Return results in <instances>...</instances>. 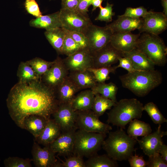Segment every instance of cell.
<instances>
[{
    "label": "cell",
    "mask_w": 167,
    "mask_h": 167,
    "mask_svg": "<svg viewBox=\"0 0 167 167\" xmlns=\"http://www.w3.org/2000/svg\"><path fill=\"white\" fill-rule=\"evenodd\" d=\"M6 103L11 117L22 129L27 116L36 115L49 119L59 104L55 89L40 79L18 82L11 89Z\"/></svg>",
    "instance_id": "obj_1"
},
{
    "label": "cell",
    "mask_w": 167,
    "mask_h": 167,
    "mask_svg": "<svg viewBox=\"0 0 167 167\" xmlns=\"http://www.w3.org/2000/svg\"><path fill=\"white\" fill-rule=\"evenodd\" d=\"M122 86L139 97H143L162 83L161 73L157 70L136 71L121 75Z\"/></svg>",
    "instance_id": "obj_2"
},
{
    "label": "cell",
    "mask_w": 167,
    "mask_h": 167,
    "mask_svg": "<svg viewBox=\"0 0 167 167\" xmlns=\"http://www.w3.org/2000/svg\"><path fill=\"white\" fill-rule=\"evenodd\" d=\"M105 139L102 148L107 154L115 161L128 160L136 149L135 146L137 141L130 137L123 129L120 128L114 131H109Z\"/></svg>",
    "instance_id": "obj_3"
},
{
    "label": "cell",
    "mask_w": 167,
    "mask_h": 167,
    "mask_svg": "<svg viewBox=\"0 0 167 167\" xmlns=\"http://www.w3.org/2000/svg\"><path fill=\"white\" fill-rule=\"evenodd\" d=\"M143 106L142 103L135 98L121 99L107 113V122L125 129L126 125L132 120L141 117Z\"/></svg>",
    "instance_id": "obj_4"
},
{
    "label": "cell",
    "mask_w": 167,
    "mask_h": 167,
    "mask_svg": "<svg viewBox=\"0 0 167 167\" xmlns=\"http://www.w3.org/2000/svg\"><path fill=\"white\" fill-rule=\"evenodd\" d=\"M142 33L136 49L145 55L155 65L164 66L167 62V47L164 41L158 35Z\"/></svg>",
    "instance_id": "obj_5"
},
{
    "label": "cell",
    "mask_w": 167,
    "mask_h": 167,
    "mask_svg": "<svg viewBox=\"0 0 167 167\" xmlns=\"http://www.w3.org/2000/svg\"><path fill=\"white\" fill-rule=\"evenodd\" d=\"M106 136L105 134L76 130L73 154L88 158L97 154Z\"/></svg>",
    "instance_id": "obj_6"
},
{
    "label": "cell",
    "mask_w": 167,
    "mask_h": 167,
    "mask_svg": "<svg viewBox=\"0 0 167 167\" xmlns=\"http://www.w3.org/2000/svg\"><path fill=\"white\" fill-rule=\"evenodd\" d=\"M76 111L75 126L77 129L105 134L112 130L110 125L101 121L91 109Z\"/></svg>",
    "instance_id": "obj_7"
},
{
    "label": "cell",
    "mask_w": 167,
    "mask_h": 167,
    "mask_svg": "<svg viewBox=\"0 0 167 167\" xmlns=\"http://www.w3.org/2000/svg\"><path fill=\"white\" fill-rule=\"evenodd\" d=\"M59 18L62 28L70 31H76L83 33L92 24L90 18L76 10L61 9Z\"/></svg>",
    "instance_id": "obj_8"
},
{
    "label": "cell",
    "mask_w": 167,
    "mask_h": 167,
    "mask_svg": "<svg viewBox=\"0 0 167 167\" xmlns=\"http://www.w3.org/2000/svg\"><path fill=\"white\" fill-rule=\"evenodd\" d=\"M84 33L88 40V49L92 54L109 43L113 33L105 26L99 27L92 24Z\"/></svg>",
    "instance_id": "obj_9"
},
{
    "label": "cell",
    "mask_w": 167,
    "mask_h": 167,
    "mask_svg": "<svg viewBox=\"0 0 167 167\" xmlns=\"http://www.w3.org/2000/svg\"><path fill=\"white\" fill-rule=\"evenodd\" d=\"M142 18L141 25L138 29L140 33L158 35L167 29V16L163 12L150 11Z\"/></svg>",
    "instance_id": "obj_10"
},
{
    "label": "cell",
    "mask_w": 167,
    "mask_h": 167,
    "mask_svg": "<svg viewBox=\"0 0 167 167\" xmlns=\"http://www.w3.org/2000/svg\"><path fill=\"white\" fill-rule=\"evenodd\" d=\"M31 153L32 161L36 167H60V162L49 145L41 147L34 139Z\"/></svg>",
    "instance_id": "obj_11"
},
{
    "label": "cell",
    "mask_w": 167,
    "mask_h": 167,
    "mask_svg": "<svg viewBox=\"0 0 167 167\" xmlns=\"http://www.w3.org/2000/svg\"><path fill=\"white\" fill-rule=\"evenodd\" d=\"M52 115L60 127L61 132L76 127L77 111L73 109L71 103L59 104Z\"/></svg>",
    "instance_id": "obj_12"
},
{
    "label": "cell",
    "mask_w": 167,
    "mask_h": 167,
    "mask_svg": "<svg viewBox=\"0 0 167 167\" xmlns=\"http://www.w3.org/2000/svg\"><path fill=\"white\" fill-rule=\"evenodd\" d=\"M69 71L63 60L58 57L47 71L42 76L41 80L49 87L55 89L68 76Z\"/></svg>",
    "instance_id": "obj_13"
},
{
    "label": "cell",
    "mask_w": 167,
    "mask_h": 167,
    "mask_svg": "<svg viewBox=\"0 0 167 167\" xmlns=\"http://www.w3.org/2000/svg\"><path fill=\"white\" fill-rule=\"evenodd\" d=\"M92 68H99L111 66L123 57V52L117 50L109 43L97 51L92 53Z\"/></svg>",
    "instance_id": "obj_14"
},
{
    "label": "cell",
    "mask_w": 167,
    "mask_h": 167,
    "mask_svg": "<svg viewBox=\"0 0 167 167\" xmlns=\"http://www.w3.org/2000/svg\"><path fill=\"white\" fill-rule=\"evenodd\" d=\"M76 127L69 130L62 131L58 137L49 146L58 155L68 157L73 154Z\"/></svg>",
    "instance_id": "obj_15"
},
{
    "label": "cell",
    "mask_w": 167,
    "mask_h": 167,
    "mask_svg": "<svg viewBox=\"0 0 167 167\" xmlns=\"http://www.w3.org/2000/svg\"><path fill=\"white\" fill-rule=\"evenodd\" d=\"M63 60L70 72L87 70L92 67V54L88 49H81Z\"/></svg>",
    "instance_id": "obj_16"
},
{
    "label": "cell",
    "mask_w": 167,
    "mask_h": 167,
    "mask_svg": "<svg viewBox=\"0 0 167 167\" xmlns=\"http://www.w3.org/2000/svg\"><path fill=\"white\" fill-rule=\"evenodd\" d=\"M161 125H159L156 131L138 139L140 148L148 156L159 153V149L163 143L162 138L167 135V131L161 130Z\"/></svg>",
    "instance_id": "obj_17"
},
{
    "label": "cell",
    "mask_w": 167,
    "mask_h": 167,
    "mask_svg": "<svg viewBox=\"0 0 167 167\" xmlns=\"http://www.w3.org/2000/svg\"><path fill=\"white\" fill-rule=\"evenodd\" d=\"M140 34H134L131 32L113 33L110 43L117 50L127 52L136 49Z\"/></svg>",
    "instance_id": "obj_18"
},
{
    "label": "cell",
    "mask_w": 167,
    "mask_h": 167,
    "mask_svg": "<svg viewBox=\"0 0 167 167\" xmlns=\"http://www.w3.org/2000/svg\"><path fill=\"white\" fill-rule=\"evenodd\" d=\"M142 22V18H133L127 16H118V19L105 26L113 33L131 32L138 30Z\"/></svg>",
    "instance_id": "obj_19"
},
{
    "label": "cell",
    "mask_w": 167,
    "mask_h": 167,
    "mask_svg": "<svg viewBox=\"0 0 167 167\" xmlns=\"http://www.w3.org/2000/svg\"><path fill=\"white\" fill-rule=\"evenodd\" d=\"M59 104L71 103L75 94L80 89L68 75L55 89Z\"/></svg>",
    "instance_id": "obj_20"
},
{
    "label": "cell",
    "mask_w": 167,
    "mask_h": 167,
    "mask_svg": "<svg viewBox=\"0 0 167 167\" xmlns=\"http://www.w3.org/2000/svg\"><path fill=\"white\" fill-rule=\"evenodd\" d=\"M61 129L54 119H49L40 135L34 139L38 144L44 146L49 145L59 136Z\"/></svg>",
    "instance_id": "obj_21"
},
{
    "label": "cell",
    "mask_w": 167,
    "mask_h": 167,
    "mask_svg": "<svg viewBox=\"0 0 167 167\" xmlns=\"http://www.w3.org/2000/svg\"><path fill=\"white\" fill-rule=\"evenodd\" d=\"M123 57L131 60L136 71H148L155 69V65L143 54L135 49L127 52H123Z\"/></svg>",
    "instance_id": "obj_22"
},
{
    "label": "cell",
    "mask_w": 167,
    "mask_h": 167,
    "mask_svg": "<svg viewBox=\"0 0 167 167\" xmlns=\"http://www.w3.org/2000/svg\"><path fill=\"white\" fill-rule=\"evenodd\" d=\"M30 26L44 29L46 30L62 28L59 18V11L45 15H42L31 19L29 23Z\"/></svg>",
    "instance_id": "obj_23"
},
{
    "label": "cell",
    "mask_w": 167,
    "mask_h": 167,
    "mask_svg": "<svg viewBox=\"0 0 167 167\" xmlns=\"http://www.w3.org/2000/svg\"><path fill=\"white\" fill-rule=\"evenodd\" d=\"M68 76L80 90L91 88L97 84L93 74L88 70L71 71Z\"/></svg>",
    "instance_id": "obj_24"
},
{
    "label": "cell",
    "mask_w": 167,
    "mask_h": 167,
    "mask_svg": "<svg viewBox=\"0 0 167 167\" xmlns=\"http://www.w3.org/2000/svg\"><path fill=\"white\" fill-rule=\"evenodd\" d=\"M95 96L91 89L85 90L75 96L71 104L75 111L91 110Z\"/></svg>",
    "instance_id": "obj_25"
},
{
    "label": "cell",
    "mask_w": 167,
    "mask_h": 167,
    "mask_svg": "<svg viewBox=\"0 0 167 167\" xmlns=\"http://www.w3.org/2000/svg\"><path fill=\"white\" fill-rule=\"evenodd\" d=\"M49 119L36 115L27 116L24 120V129L29 131L34 139H36L43 130Z\"/></svg>",
    "instance_id": "obj_26"
},
{
    "label": "cell",
    "mask_w": 167,
    "mask_h": 167,
    "mask_svg": "<svg viewBox=\"0 0 167 167\" xmlns=\"http://www.w3.org/2000/svg\"><path fill=\"white\" fill-rule=\"evenodd\" d=\"M44 34L46 39L57 53L62 54V47L66 35L65 29L62 28H58L46 30Z\"/></svg>",
    "instance_id": "obj_27"
},
{
    "label": "cell",
    "mask_w": 167,
    "mask_h": 167,
    "mask_svg": "<svg viewBox=\"0 0 167 167\" xmlns=\"http://www.w3.org/2000/svg\"><path fill=\"white\" fill-rule=\"evenodd\" d=\"M127 130L128 135L132 138L138 140L139 136H144L152 133L150 125L144 122L135 119L131 121Z\"/></svg>",
    "instance_id": "obj_28"
},
{
    "label": "cell",
    "mask_w": 167,
    "mask_h": 167,
    "mask_svg": "<svg viewBox=\"0 0 167 167\" xmlns=\"http://www.w3.org/2000/svg\"><path fill=\"white\" fill-rule=\"evenodd\" d=\"M118 89L117 85L112 82L107 84L105 83H97L94 87L91 88L95 95L99 94L115 103L117 101L116 95Z\"/></svg>",
    "instance_id": "obj_29"
},
{
    "label": "cell",
    "mask_w": 167,
    "mask_h": 167,
    "mask_svg": "<svg viewBox=\"0 0 167 167\" xmlns=\"http://www.w3.org/2000/svg\"><path fill=\"white\" fill-rule=\"evenodd\" d=\"M86 167H117L118 166L115 161L107 154H96L89 158L85 161Z\"/></svg>",
    "instance_id": "obj_30"
},
{
    "label": "cell",
    "mask_w": 167,
    "mask_h": 167,
    "mask_svg": "<svg viewBox=\"0 0 167 167\" xmlns=\"http://www.w3.org/2000/svg\"><path fill=\"white\" fill-rule=\"evenodd\" d=\"M116 103L99 94L95 95L91 110L98 117L103 115L107 110L111 109Z\"/></svg>",
    "instance_id": "obj_31"
},
{
    "label": "cell",
    "mask_w": 167,
    "mask_h": 167,
    "mask_svg": "<svg viewBox=\"0 0 167 167\" xmlns=\"http://www.w3.org/2000/svg\"><path fill=\"white\" fill-rule=\"evenodd\" d=\"M17 76L19 79L18 82L21 83H28L40 79L32 67L26 62H22L19 64Z\"/></svg>",
    "instance_id": "obj_32"
},
{
    "label": "cell",
    "mask_w": 167,
    "mask_h": 167,
    "mask_svg": "<svg viewBox=\"0 0 167 167\" xmlns=\"http://www.w3.org/2000/svg\"><path fill=\"white\" fill-rule=\"evenodd\" d=\"M26 62L32 67L40 79L54 63V61L49 62L38 57Z\"/></svg>",
    "instance_id": "obj_33"
},
{
    "label": "cell",
    "mask_w": 167,
    "mask_h": 167,
    "mask_svg": "<svg viewBox=\"0 0 167 167\" xmlns=\"http://www.w3.org/2000/svg\"><path fill=\"white\" fill-rule=\"evenodd\" d=\"M143 110L145 111L153 122L159 125L167 122V120L161 113L156 105L153 102H149L143 106Z\"/></svg>",
    "instance_id": "obj_34"
},
{
    "label": "cell",
    "mask_w": 167,
    "mask_h": 167,
    "mask_svg": "<svg viewBox=\"0 0 167 167\" xmlns=\"http://www.w3.org/2000/svg\"><path fill=\"white\" fill-rule=\"evenodd\" d=\"M117 69L116 66H111L97 68H90L88 70L93 74L97 83H102L109 79L110 74H114Z\"/></svg>",
    "instance_id": "obj_35"
},
{
    "label": "cell",
    "mask_w": 167,
    "mask_h": 167,
    "mask_svg": "<svg viewBox=\"0 0 167 167\" xmlns=\"http://www.w3.org/2000/svg\"><path fill=\"white\" fill-rule=\"evenodd\" d=\"M64 29L66 35L63 44L62 53V54L68 56L74 54L82 49L72 38L66 30Z\"/></svg>",
    "instance_id": "obj_36"
},
{
    "label": "cell",
    "mask_w": 167,
    "mask_h": 167,
    "mask_svg": "<svg viewBox=\"0 0 167 167\" xmlns=\"http://www.w3.org/2000/svg\"><path fill=\"white\" fill-rule=\"evenodd\" d=\"M31 160L29 158L9 157L4 160V164L6 167H31Z\"/></svg>",
    "instance_id": "obj_37"
},
{
    "label": "cell",
    "mask_w": 167,
    "mask_h": 167,
    "mask_svg": "<svg viewBox=\"0 0 167 167\" xmlns=\"http://www.w3.org/2000/svg\"><path fill=\"white\" fill-rule=\"evenodd\" d=\"M113 6L112 4H109L108 2L105 7L101 6L99 8V13L95 20L107 23L111 22L113 16L115 15V13L113 11Z\"/></svg>",
    "instance_id": "obj_38"
},
{
    "label": "cell",
    "mask_w": 167,
    "mask_h": 167,
    "mask_svg": "<svg viewBox=\"0 0 167 167\" xmlns=\"http://www.w3.org/2000/svg\"><path fill=\"white\" fill-rule=\"evenodd\" d=\"M83 157L72 154L60 163V167H86Z\"/></svg>",
    "instance_id": "obj_39"
},
{
    "label": "cell",
    "mask_w": 167,
    "mask_h": 167,
    "mask_svg": "<svg viewBox=\"0 0 167 167\" xmlns=\"http://www.w3.org/2000/svg\"><path fill=\"white\" fill-rule=\"evenodd\" d=\"M148 11L143 6L137 8L128 7L126 8L124 14L121 15L133 18H142L144 17Z\"/></svg>",
    "instance_id": "obj_40"
},
{
    "label": "cell",
    "mask_w": 167,
    "mask_h": 167,
    "mask_svg": "<svg viewBox=\"0 0 167 167\" xmlns=\"http://www.w3.org/2000/svg\"><path fill=\"white\" fill-rule=\"evenodd\" d=\"M66 30L74 41L80 46L82 49H88V40L84 33L79 32L70 31Z\"/></svg>",
    "instance_id": "obj_41"
},
{
    "label": "cell",
    "mask_w": 167,
    "mask_h": 167,
    "mask_svg": "<svg viewBox=\"0 0 167 167\" xmlns=\"http://www.w3.org/2000/svg\"><path fill=\"white\" fill-rule=\"evenodd\" d=\"M24 5L26 11L29 14L36 18L42 15L35 0H25Z\"/></svg>",
    "instance_id": "obj_42"
},
{
    "label": "cell",
    "mask_w": 167,
    "mask_h": 167,
    "mask_svg": "<svg viewBox=\"0 0 167 167\" xmlns=\"http://www.w3.org/2000/svg\"><path fill=\"white\" fill-rule=\"evenodd\" d=\"M149 157L147 167H167V161L159 153H156Z\"/></svg>",
    "instance_id": "obj_43"
},
{
    "label": "cell",
    "mask_w": 167,
    "mask_h": 167,
    "mask_svg": "<svg viewBox=\"0 0 167 167\" xmlns=\"http://www.w3.org/2000/svg\"><path fill=\"white\" fill-rule=\"evenodd\" d=\"M128 160L131 167H145L148 164L142 156H139L136 154L132 155Z\"/></svg>",
    "instance_id": "obj_44"
},
{
    "label": "cell",
    "mask_w": 167,
    "mask_h": 167,
    "mask_svg": "<svg viewBox=\"0 0 167 167\" xmlns=\"http://www.w3.org/2000/svg\"><path fill=\"white\" fill-rule=\"evenodd\" d=\"M119 64L116 66V68L121 67L126 70L128 72H132L136 70L134 68L132 63L128 58L125 57H121L119 58Z\"/></svg>",
    "instance_id": "obj_45"
},
{
    "label": "cell",
    "mask_w": 167,
    "mask_h": 167,
    "mask_svg": "<svg viewBox=\"0 0 167 167\" xmlns=\"http://www.w3.org/2000/svg\"><path fill=\"white\" fill-rule=\"evenodd\" d=\"M91 2V0H79L76 10L83 15L88 17L87 12Z\"/></svg>",
    "instance_id": "obj_46"
},
{
    "label": "cell",
    "mask_w": 167,
    "mask_h": 167,
    "mask_svg": "<svg viewBox=\"0 0 167 167\" xmlns=\"http://www.w3.org/2000/svg\"><path fill=\"white\" fill-rule=\"evenodd\" d=\"M61 9L74 10L78 4L79 0H61Z\"/></svg>",
    "instance_id": "obj_47"
},
{
    "label": "cell",
    "mask_w": 167,
    "mask_h": 167,
    "mask_svg": "<svg viewBox=\"0 0 167 167\" xmlns=\"http://www.w3.org/2000/svg\"><path fill=\"white\" fill-rule=\"evenodd\" d=\"M159 153L166 161H167V146L163 143L161 146Z\"/></svg>",
    "instance_id": "obj_48"
},
{
    "label": "cell",
    "mask_w": 167,
    "mask_h": 167,
    "mask_svg": "<svg viewBox=\"0 0 167 167\" xmlns=\"http://www.w3.org/2000/svg\"><path fill=\"white\" fill-rule=\"evenodd\" d=\"M104 0H91V5L92 6V11H93L97 8L101 6V4Z\"/></svg>",
    "instance_id": "obj_49"
},
{
    "label": "cell",
    "mask_w": 167,
    "mask_h": 167,
    "mask_svg": "<svg viewBox=\"0 0 167 167\" xmlns=\"http://www.w3.org/2000/svg\"><path fill=\"white\" fill-rule=\"evenodd\" d=\"M162 6L163 8V13L167 16V0H161Z\"/></svg>",
    "instance_id": "obj_50"
},
{
    "label": "cell",
    "mask_w": 167,
    "mask_h": 167,
    "mask_svg": "<svg viewBox=\"0 0 167 167\" xmlns=\"http://www.w3.org/2000/svg\"></svg>",
    "instance_id": "obj_51"
}]
</instances>
